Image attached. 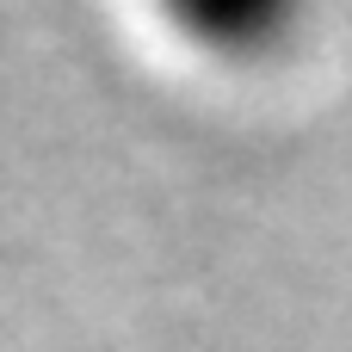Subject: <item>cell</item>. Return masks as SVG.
<instances>
[{
	"label": "cell",
	"mask_w": 352,
	"mask_h": 352,
	"mask_svg": "<svg viewBox=\"0 0 352 352\" xmlns=\"http://www.w3.org/2000/svg\"><path fill=\"white\" fill-rule=\"evenodd\" d=\"M155 12L204 56H272L309 12V0H155Z\"/></svg>",
	"instance_id": "6da1fadb"
}]
</instances>
